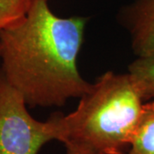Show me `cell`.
Segmentation results:
<instances>
[{
    "label": "cell",
    "instance_id": "obj_7",
    "mask_svg": "<svg viewBox=\"0 0 154 154\" xmlns=\"http://www.w3.org/2000/svg\"><path fill=\"white\" fill-rule=\"evenodd\" d=\"M30 4L31 0H0V31L21 21Z\"/></svg>",
    "mask_w": 154,
    "mask_h": 154
},
{
    "label": "cell",
    "instance_id": "obj_1",
    "mask_svg": "<svg viewBox=\"0 0 154 154\" xmlns=\"http://www.w3.org/2000/svg\"><path fill=\"white\" fill-rule=\"evenodd\" d=\"M88 20L62 18L49 0H31L26 16L0 31V68L29 107L63 106L90 88L77 68Z\"/></svg>",
    "mask_w": 154,
    "mask_h": 154
},
{
    "label": "cell",
    "instance_id": "obj_8",
    "mask_svg": "<svg viewBox=\"0 0 154 154\" xmlns=\"http://www.w3.org/2000/svg\"><path fill=\"white\" fill-rule=\"evenodd\" d=\"M64 146L66 147V154H94L88 150L77 146L75 145L66 144Z\"/></svg>",
    "mask_w": 154,
    "mask_h": 154
},
{
    "label": "cell",
    "instance_id": "obj_2",
    "mask_svg": "<svg viewBox=\"0 0 154 154\" xmlns=\"http://www.w3.org/2000/svg\"><path fill=\"white\" fill-rule=\"evenodd\" d=\"M143 102L128 73L106 72L80 98L75 110L51 115L57 140L94 154H126Z\"/></svg>",
    "mask_w": 154,
    "mask_h": 154
},
{
    "label": "cell",
    "instance_id": "obj_5",
    "mask_svg": "<svg viewBox=\"0 0 154 154\" xmlns=\"http://www.w3.org/2000/svg\"><path fill=\"white\" fill-rule=\"evenodd\" d=\"M126 154H154V99L143 104L141 115Z\"/></svg>",
    "mask_w": 154,
    "mask_h": 154
},
{
    "label": "cell",
    "instance_id": "obj_4",
    "mask_svg": "<svg viewBox=\"0 0 154 154\" xmlns=\"http://www.w3.org/2000/svg\"><path fill=\"white\" fill-rule=\"evenodd\" d=\"M137 57L154 53V0H134L122 11Z\"/></svg>",
    "mask_w": 154,
    "mask_h": 154
},
{
    "label": "cell",
    "instance_id": "obj_3",
    "mask_svg": "<svg viewBox=\"0 0 154 154\" xmlns=\"http://www.w3.org/2000/svg\"><path fill=\"white\" fill-rule=\"evenodd\" d=\"M57 140L55 122L34 119L22 94L6 80L0 68V154H38L45 144Z\"/></svg>",
    "mask_w": 154,
    "mask_h": 154
},
{
    "label": "cell",
    "instance_id": "obj_6",
    "mask_svg": "<svg viewBox=\"0 0 154 154\" xmlns=\"http://www.w3.org/2000/svg\"><path fill=\"white\" fill-rule=\"evenodd\" d=\"M128 75L143 101L154 99V53L137 57L128 66Z\"/></svg>",
    "mask_w": 154,
    "mask_h": 154
}]
</instances>
